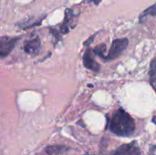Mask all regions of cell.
Listing matches in <instances>:
<instances>
[{"mask_svg":"<svg viewBox=\"0 0 156 155\" xmlns=\"http://www.w3.org/2000/svg\"><path fill=\"white\" fill-rule=\"evenodd\" d=\"M135 123L133 119L122 109L117 110L109 123L110 131L121 137H129L135 131Z\"/></svg>","mask_w":156,"mask_h":155,"instance_id":"1","label":"cell"},{"mask_svg":"<svg viewBox=\"0 0 156 155\" xmlns=\"http://www.w3.org/2000/svg\"><path fill=\"white\" fill-rule=\"evenodd\" d=\"M128 45H129V40L127 38L114 39L111 46L110 51H109L108 55L105 57L104 60L110 61V60H113V59L119 58L124 52V50L127 48Z\"/></svg>","mask_w":156,"mask_h":155,"instance_id":"2","label":"cell"},{"mask_svg":"<svg viewBox=\"0 0 156 155\" xmlns=\"http://www.w3.org/2000/svg\"><path fill=\"white\" fill-rule=\"evenodd\" d=\"M20 39L19 37H6L3 36L0 37V56L2 58L6 57L16 47L17 41Z\"/></svg>","mask_w":156,"mask_h":155,"instance_id":"3","label":"cell"},{"mask_svg":"<svg viewBox=\"0 0 156 155\" xmlns=\"http://www.w3.org/2000/svg\"><path fill=\"white\" fill-rule=\"evenodd\" d=\"M78 15H76L73 10L71 9H66L65 10V17L64 22L61 24L60 26V32L61 34H67L69 30V27H75L77 22H78Z\"/></svg>","mask_w":156,"mask_h":155,"instance_id":"4","label":"cell"},{"mask_svg":"<svg viewBox=\"0 0 156 155\" xmlns=\"http://www.w3.org/2000/svg\"><path fill=\"white\" fill-rule=\"evenodd\" d=\"M112 155H142L136 143H131L120 146Z\"/></svg>","mask_w":156,"mask_h":155,"instance_id":"5","label":"cell"},{"mask_svg":"<svg viewBox=\"0 0 156 155\" xmlns=\"http://www.w3.org/2000/svg\"><path fill=\"white\" fill-rule=\"evenodd\" d=\"M40 39L38 37L30 38L28 40H27L24 44V51L31 56H36L38 54L39 50H40Z\"/></svg>","mask_w":156,"mask_h":155,"instance_id":"6","label":"cell"},{"mask_svg":"<svg viewBox=\"0 0 156 155\" xmlns=\"http://www.w3.org/2000/svg\"><path fill=\"white\" fill-rule=\"evenodd\" d=\"M93 55H94V54H93V52L91 51V49H90V48H88V49L86 50L84 56H83V64H84V66H85L87 69H90V70H92V71H94V72H99L101 67H100V65L96 62V60L94 59Z\"/></svg>","mask_w":156,"mask_h":155,"instance_id":"7","label":"cell"},{"mask_svg":"<svg viewBox=\"0 0 156 155\" xmlns=\"http://www.w3.org/2000/svg\"><path fill=\"white\" fill-rule=\"evenodd\" d=\"M149 79L151 86L153 87L154 90L156 93V58H153L150 64V69H149Z\"/></svg>","mask_w":156,"mask_h":155,"instance_id":"8","label":"cell"},{"mask_svg":"<svg viewBox=\"0 0 156 155\" xmlns=\"http://www.w3.org/2000/svg\"><path fill=\"white\" fill-rule=\"evenodd\" d=\"M149 16H156V2L154 4H153L151 6H149L148 8H146L145 10H144L142 12V14L139 16V22L143 23L145 20V18Z\"/></svg>","mask_w":156,"mask_h":155,"instance_id":"9","label":"cell"},{"mask_svg":"<svg viewBox=\"0 0 156 155\" xmlns=\"http://www.w3.org/2000/svg\"><path fill=\"white\" fill-rule=\"evenodd\" d=\"M68 151V148L65 146H48L45 152L48 155H64Z\"/></svg>","mask_w":156,"mask_h":155,"instance_id":"10","label":"cell"},{"mask_svg":"<svg viewBox=\"0 0 156 155\" xmlns=\"http://www.w3.org/2000/svg\"><path fill=\"white\" fill-rule=\"evenodd\" d=\"M106 50V46L104 44H101L99 46H97L94 49H93V54L101 58H105V55H104V52Z\"/></svg>","mask_w":156,"mask_h":155,"instance_id":"11","label":"cell"},{"mask_svg":"<svg viewBox=\"0 0 156 155\" xmlns=\"http://www.w3.org/2000/svg\"><path fill=\"white\" fill-rule=\"evenodd\" d=\"M101 1V0H89V2H91V3H93L95 5H100Z\"/></svg>","mask_w":156,"mask_h":155,"instance_id":"12","label":"cell"}]
</instances>
